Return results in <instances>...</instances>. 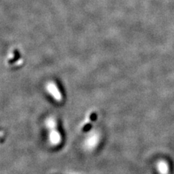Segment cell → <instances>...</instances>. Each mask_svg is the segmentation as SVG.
I'll list each match as a JSON object with an SVG mask.
<instances>
[{
  "label": "cell",
  "mask_w": 174,
  "mask_h": 174,
  "mask_svg": "<svg viewBox=\"0 0 174 174\" xmlns=\"http://www.w3.org/2000/svg\"><path fill=\"white\" fill-rule=\"evenodd\" d=\"M61 136L59 132L55 128L50 129L49 133V141L53 146H57L61 142Z\"/></svg>",
  "instance_id": "6da1fadb"
}]
</instances>
